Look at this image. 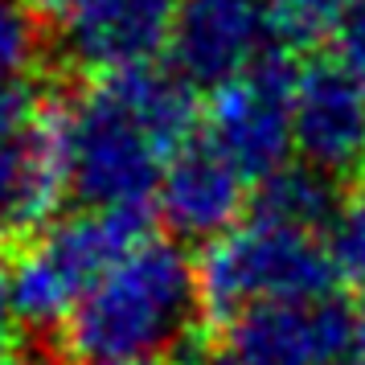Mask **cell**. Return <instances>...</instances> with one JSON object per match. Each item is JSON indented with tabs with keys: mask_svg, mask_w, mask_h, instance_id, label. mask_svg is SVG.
I'll use <instances>...</instances> for the list:
<instances>
[{
	"mask_svg": "<svg viewBox=\"0 0 365 365\" xmlns=\"http://www.w3.org/2000/svg\"><path fill=\"white\" fill-rule=\"evenodd\" d=\"M336 279L341 271L320 234L283 226L263 214L242 217L234 230L205 242L197 259L201 312L222 324L259 304L332 296Z\"/></svg>",
	"mask_w": 365,
	"mask_h": 365,
	"instance_id": "2",
	"label": "cell"
},
{
	"mask_svg": "<svg viewBox=\"0 0 365 365\" xmlns=\"http://www.w3.org/2000/svg\"><path fill=\"white\" fill-rule=\"evenodd\" d=\"M234 365H353L357 312L336 296L259 304L226 324Z\"/></svg>",
	"mask_w": 365,
	"mask_h": 365,
	"instance_id": "7",
	"label": "cell"
},
{
	"mask_svg": "<svg viewBox=\"0 0 365 365\" xmlns=\"http://www.w3.org/2000/svg\"><path fill=\"white\" fill-rule=\"evenodd\" d=\"M247 185L250 181L214 144L189 140L185 148L168 156L160 189H156V210L173 234L193 242H214L242 222Z\"/></svg>",
	"mask_w": 365,
	"mask_h": 365,
	"instance_id": "10",
	"label": "cell"
},
{
	"mask_svg": "<svg viewBox=\"0 0 365 365\" xmlns=\"http://www.w3.org/2000/svg\"><path fill=\"white\" fill-rule=\"evenodd\" d=\"M17 365H46V361H17Z\"/></svg>",
	"mask_w": 365,
	"mask_h": 365,
	"instance_id": "20",
	"label": "cell"
},
{
	"mask_svg": "<svg viewBox=\"0 0 365 365\" xmlns=\"http://www.w3.org/2000/svg\"><path fill=\"white\" fill-rule=\"evenodd\" d=\"M353 365H365V308L357 312V349H353Z\"/></svg>",
	"mask_w": 365,
	"mask_h": 365,
	"instance_id": "19",
	"label": "cell"
},
{
	"mask_svg": "<svg viewBox=\"0 0 365 365\" xmlns=\"http://www.w3.org/2000/svg\"><path fill=\"white\" fill-rule=\"evenodd\" d=\"M165 365H234L226 349H214V345H185L181 353H173Z\"/></svg>",
	"mask_w": 365,
	"mask_h": 365,
	"instance_id": "17",
	"label": "cell"
},
{
	"mask_svg": "<svg viewBox=\"0 0 365 365\" xmlns=\"http://www.w3.org/2000/svg\"><path fill=\"white\" fill-rule=\"evenodd\" d=\"M0 365H4V361H0Z\"/></svg>",
	"mask_w": 365,
	"mask_h": 365,
	"instance_id": "21",
	"label": "cell"
},
{
	"mask_svg": "<svg viewBox=\"0 0 365 365\" xmlns=\"http://www.w3.org/2000/svg\"><path fill=\"white\" fill-rule=\"evenodd\" d=\"M58 132L70 193L86 210L144 217V210L156 201L168 152L123 103L111 78L91 83L74 103H66L58 111Z\"/></svg>",
	"mask_w": 365,
	"mask_h": 365,
	"instance_id": "3",
	"label": "cell"
},
{
	"mask_svg": "<svg viewBox=\"0 0 365 365\" xmlns=\"http://www.w3.org/2000/svg\"><path fill=\"white\" fill-rule=\"evenodd\" d=\"M144 238L140 214H103L83 210L62 222H50L21 250L9 275L13 324L25 332H62L78 299Z\"/></svg>",
	"mask_w": 365,
	"mask_h": 365,
	"instance_id": "4",
	"label": "cell"
},
{
	"mask_svg": "<svg viewBox=\"0 0 365 365\" xmlns=\"http://www.w3.org/2000/svg\"><path fill=\"white\" fill-rule=\"evenodd\" d=\"M336 210H341L336 185L329 173H320L312 165H287L279 173H271L267 181H259L255 214L271 217V222L320 234L324 226H332Z\"/></svg>",
	"mask_w": 365,
	"mask_h": 365,
	"instance_id": "12",
	"label": "cell"
},
{
	"mask_svg": "<svg viewBox=\"0 0 365 365\" xmlns=\"http://www.w3.org/2000/svg\"><path fill=\"white\" fill-rule=\"evenodd\" d=\"M37 115H41V107H37L34 86L25 83V78H4L0 83V135L34 123Z\"/></svg>",
	"mask_w": 365,
	"mask_h": 365,
	"instance_id": "16",
	"label": "cell"
},
{
	"mask_svg": "<svg viewBox=\"0 0 365 365\" xmlns=\"http://www.w3.org/2000/svg\"><path fill=\"white\" fill-rule=\"evenodd\" d=\"M41 53V25L29 0H0V83L25 78Z\"/></svg>",
	"mask_w": 365,
	"mask_h": 365,
	"instance_id": "13",
	"label": "cell"
},
{
	"mask_svg": "<svg viewBox=\"0 0 365 365\" xmlns=\"http://www.w3.org/2000/svg\"><path fill=\"white\" fill-rule=\"evenodd\" d=\"M329 250L341 279L365 287V177L341 197V210L332 217Z\"/></svg>",
	"mask_w": 365,
	"mask_h": 365,
	"instance_id": "14",
	"label": "cell"
},
{
	"mask_svg": "<svg viewBox=\"0 0 365 365\" xmlns=\"http://www.w3.org/2000/svg\"><path fill=\"white\" fill-rule=\"evenodd\" d=\"M181 0H66L58 13V41L70 62L119 74L148 66L168 46Z\"/></svg>",
	"mask_w": 365,
	"mask_h": 365,
	"instance_id": "8",
	"label": "cell"
},
{
	"mask_svg": "<svg viewBox=\"0 0 365 365\" xmlns=\"http://www.w3.org/2000/svg\"><path fill=\"white\" fill-rule=\"evenodd\" d=\"M13 329V308H9V292H4V275H0V341Z\"/></svg>",
	"mask_w": 365,
	"mask_h": 365,
	"instance_id": "18",
	"label": "cell"
},
{
	"mask_svg": "<svg viewBox=\"0 0 365 365\" xmlns=\"http://www.w3.org/2000/svg\"><path fill=\"white\" fill-rule=\"evenodd\" d=\"M197 316V263L168 238H140L78 299L58 345L74 365H165Z\"/></svg>",
	"mask_w": 365,
	"mask_h": 365,
	"instance_id": "1",
	"label": "cell"
},
{
	"mask_svg": "<svg viewBox=\"0 0 365 365\" xmlns=\"http://www.w3.org/2000/svg\"><path fill=\"white\" fill-rule=\"evenodd\" d=\"M292 91L296 66L283 50H275L242 78L214 91L205 111V144H214L247 181H267L271 173L292 165L296 152Z\"/></svg>",
	"mask_w": 365,
	"mask_h": 365,
	"instance_id": "5",
	"label": "cell"
},
{
	"mask_svg": "<svg viewBox=\"0 0 365 365\" xmlns=\"http://www.w3.org/2000/svg\"><path fill=\"white\" fill-rule=\"evenodd\" d=\"M332 62L345 66L365 86V0H353L345 17L332 25Z\"/></svg>",
	"mask_w": 365,
	"mask_h": 365,
	"instance_id": "15",
	"label": "cell"
},
{
	"mask_svg": "<svg viewBox=\"0 0 365 365\" xmlns=\"http://www.w3.org/2000/svg\"><path fill=\"white\" fill-rule=\"evenodd\" d=\"M70 193L58 111L0 135V234H41Z\"/></svg>",
	"mask_w": 365,
	"mask_h": 365,
	"instance_id": "11",
	"label": "cell"
},
{
	"mask_svg": "<svg viewBox=\"0 0 365 365\" xmlns=\"http://www.w3.org/2000/svg\"><path fill=\"white\" fill-rule=\"evenodd\" d=\"M292 123L299 160L332 181L365 160V86L332 58L296 66Z\"/></svg>",
	"mask_w": 365,
	"mask_h": 365,
	"instance_id": "9",
	"label": "cell"
},
{
	"mask_svg": "<svg viewBox=\"0 0 365 365\" xmlns=\"http://www.w3.org/2000/svg\"><path fill=\"white\" fill-rule=\"evenodd\" d=\"M279 17L271 0H181L168 58L193 86H226L279 50Z\"/></svg>",
	"mask_w": 365,
	"mask_h": 365,
	"instance_id": "6",
	"label": "cell"
}]
</instances>
